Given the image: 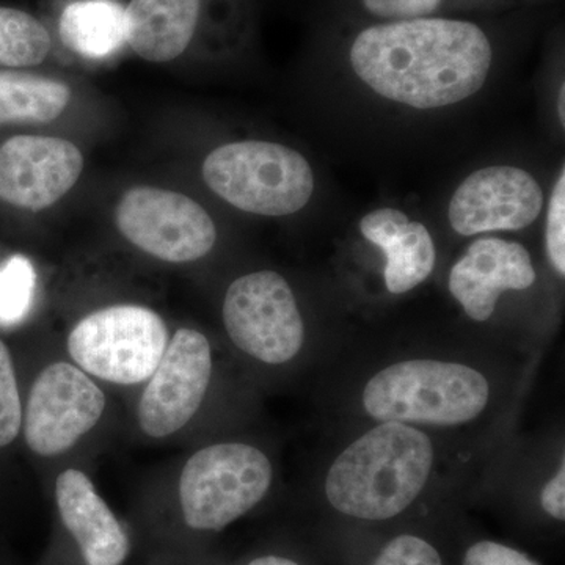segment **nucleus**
I'll return each mask as SVG.
<instances>
[{"mask_svg":"<svg viewBox=\"0 0 565 565\" xmlns=\"http://www.w3.org/2000/svg\"><path fill=\"white\" fill-rule=\"evenodd\" d=\"M360 232L386 258L384 277L390 292L405 294L433 275L437 252L429 230L411 221L405 212L382 207L364 215Z\"/></svg>","mask_w":565,"mask_h":565,"instance_id":"2eb2a0df","label":"nucleus"},{"mask_svg":"<svg viewBox=\"0 0 565 565\" xmlns=\"http://www.w3.org/2000/svg\"><path fill=\"white\" fill-rule=\"evenodd\" d=\"M58 32L68 50L104 58L126 43V11L111 0H79L63 10Z\"/></svg>","mask_w":565,"mask_h":565,"instance_id":"a211bd4d","label":"nucleus"},{"mask_svg":"<svg viewBox=\"0 0 565 565\" xmlns=\"http://www.w3.org/2000/svg\"><path fill=\"white\" fill-rule=\"evenodd\" d=\"M84 154L61 137L20 134L0 145V203L43 211L61 202L79 181Z\"/></svg>","mask_w":565,"mask_h":565,"instance_id":"9b49d317","label":"nucleus"},{"mask_svg":"<svg viewBox=\"0 0 565 565\" xmlns=\"http://www.w3.org/2000/svg\"><path fill=\"white\" fill-rule=\"evenodd\" d=\"M22 405L9 348L0 341V448L17 440L22 427Z\"/></svg>","mask_w":565,"mask_h":565,"instance_id":"412c9836","label":"nucleus"},{"mask_svg":"<svg viewBox=\"0 0 565 565\" xmlns=\"http://www.w3.org/2000/svg\"><path fill=\"white\" fill-rule=\"evenodd\" d=\"M71 102L65 82L20 70H0V129L55 121Z\"/></svg>","mask_w":565,"mask_h":565,"instance_id":"f3484780","label":"nucleus"},{"mask_svg":"<svg viewBox=\"0 0 565 565\" xmlns=\"http://www.w3.org/2000/svg\"><path fill=\"white\" fill-rule=\"evenodd\" d=\"M535 281L530 252L500 237H481L468 245L449 273L448 288L468 318L486 322L505 291H525Z\"/></svg>","mask_w":565,"mask_h":565,"instance_id":"ddd939ff","label":"nucleus"},{"mask_svg":"<svg viewBox=\"0 0 565 565\" xmlns=\"http://www.w3.org/2000/svg\"><path fill=\"white\" fill-rule=\"evenodd\" d=\"M564 104H565V85H563V87H561L559 102H557V110H559L561 122H563V126L565 122Z\"/></svg>","mask_w":565,"mask_h":565,"instance_id":"cd10ccee","label":"nucleus"},{"mask_svg":"<svg viewBox=\"0 0 565 565\" xmlns=\"http://www.w3.org/2000/svg\"><path fill=\"white\" fill-rule=\"evenodd\" d=\"M202 0H131L126 9V43L143 61L167 63L188 50Z\"/></svg>","mask_w":565,"mask_h":565,"instance_id":"dca6fc26","label":"nucleus"},{"mask_svg":"<svg viewBox=\"0 0 565 565\" xmlns=\"http://www.w3.org/2000/svg\"><path fill=\"white\" fill-rule=\"evenodd\" d=\"M363 3L374 17L405 21L434 13L441 0H363Z\"/></svg>","mask_w":565,"mask_h":565,"instance_id":"b1692460","label":"nucleus"},{"mask_svg":"<svg viewBox=\"0 0 565 565\" xmlns=\"http://www.w3.org/2000/svg\"><path fill=\"white\" fill-rule=\"evenodd\" d=\"M373 565H444V561L429 542L404 534L386 544Z\"/></svg>","mask_w":565,"mask_h":565,"instance_id":"5701e85b","label":"nucleus"},{"mask_svg":"<svg viewBox=\"0 0 565 565\" xmlns=\"http://www.w3.org/2000/svg\"><path fill=\"white\" fill-rule=\"evenodd\" d=\"M493 51L473 22L416 18L359 33L351 65L382 98L419 110L441 109L484 87Z\"/></svg>","mask_w":565,"mask_h":565,"instance_id":"f257e3e1","label":"nucleus"},{"mask_svg":"<svg viewBox=\"0 0 565 565\" xmlns=\"http://www.w3.org/2000/svg\"><path fill=\"white\" fill-rule=\"evenodd\" d=\"M35 288V267L28 256L13 255L0 264V326L13 327L24 321Z\"/></svg>","mask_w":565,"mask_h":565,"instance_id":"aec40b11","label":"nucleus"},{"mask_svg":"<svg viewBox=\"0 0 565 565\" xmlns=\"http://www.w3.org/2000/svg\"><path fill=\"white\" fill-rule=\"evenodd\" d=\"M167 344L166 322L140 305H114L85 316L68 337L70 355L77 367L118 385L148 381Z\"/></svg>","mask_w":565,"mask_h":565,"instance_id":"423d86ee","label":"nucleus"},{"mask_svg":"<svg viewBox=\"0 0 565 565\" xmlns=\"http://www.w3.org/2000/svg\"><path fill=\"white\" fill-rule=\"evenodd\" d=\"M203 180L236 210L266 217L296 214L315 192L307 159L292 148L264 140L215 148L204 159Z\"/></svg>","mask_w":565,"mask_h":565,"instance_id":"20e7f679","label":"nucleus"},{"mask_svg":"<svg viewBox=\"0 0 565 565\" xmlns=\"http://www.w3.org/2000/svg\"><path fill=\"white\" fill-rule=\"evenodd\" d=\"M115 225L134 247L161 262H199L217 243L207 211L191 196L169 189L136 185L115 207Z\"/></svg>","mask_w":565,"mask_h":565,"instance_id":"6e6552de","label":"nucleus"},{"mask_svg":"<svg viewBox=\"0 0 565 565\" xmlns=\"http://www.w3.org/2000/svg\"><path fill=\"white\" fill-rule=\"evenodd\" d=\"M545 247L553 269L565 275V173L557 178L546 212Z\"/></svg>","mask_w":565,"mask_h":565,"instance_id":"4be33fe9","label":"nucleus"},{"mask_svg":"<svg viewBox=\"0 0 565 565\" xmlns=\"http://www.w3.org/2000/svg\"><path fill=\"white\" fill-rule=\"evenodd\" d=\"M55 500L85 565L125 564L131 552L129 535L84 471H62L55 482Z\"/></svg>","mask_w":565,"mask_h":565,"instance_id":"4468645a","label":"nucleus"},{"mask_svg":"<svg viewBox=\"0 0 565 565\" xmlns=\"http://www.w3.org/2000/svg\"><path fill=\"white\" fill-rule=\"evenodd\" d=\"M541 504L544 511L555 520H565V467L564 460L556 475L546 482L541 493Z\"/></svg>","mask_w":565,"mask_h":565,"instance_id":"a878e982","label":"nucleus"},{"mask_svg":"<svg viewBox=\"0 0 565 565\" xmlns=\"http://www.w3.org/2000/svg\"><path fill=\"white\" fill-rule=\"evenodd\" d=\"M273 479L269 457L255 446L215 444L200 449L181 471L185 525L195 531H222L262 503Z\"/></svg>","mask_w":565,"mask_h":565,"instance_id":"39448f33","label":"nucleus"},{"mask_svg":"<svg viewBox=\"0 0 565 565\" xmlns=\"http://www.w3.org/2000/svg\"><path fill=\"white\" fill-rule=\"evenodd\" d=\"M211 375L207 338L199 330H178L140 397L137 418L143 434L166 438L182 429L202 407Z\"/></svg>","mask_w":565,"mask_h":565,"instance_id":"9d476101","label":"nucleus"},{"mask_svg":"<svg viewBox=\"0 0 565 565\" xmlns=\"http://www.w3.org/2000/svg\"><path fill=\"white\" fill-rule=\"evenodd\" d=\"M104 408L106 396L87 373L52 363L36 377L22 416L25 444L39 456L62 455L90 433Z\"/></svg>","mask_w":565,"mask_h":565,"instance_id":"1a4fd4ad","label":"nucleus"},{"mask_svg":"<svg viewBox=\"0 0 565 565\" xmlns=\"http://www.w3.org/2000/svg\"><path fill=\"white\" fill-rule=\"evenodd\" d=\"M222 313L230 340L258 362L285 364L302 351V313L291 286L274 270L234 280L225 294Z\"/></svg>","mask_w":565,"mask_h":565,"instance_id":"0eeeda50","label":"nucleus"},{"mask_svg":"<svg viewBox=\"0 0 565 565\" xmlns=\"http://www.w3.org/2000/svg\"><path fill=\"white\" fill-rule=\"evenodd\" d=\"M484 374L463 363L416 359L393 363L364 385L362 404L377 423L462 426L487 408Z\"/></svg>","mask_w":565,"mask_h":565,"instance_id":"7ed1b4c3","label":"nucleus"},{"mask_svg":"<svg viewBox=\"0 0 565 565\" xmlns=\"http://www.w3.org/2000/svg\"><path fill=\"white\" fill-rule=\"evenodd\" d=\"M429 435L403 423H379L345 446L326 476L327 501L340 514L382 522L403 514L434 471Z\"/></svg>","mask_w":565,"mask_h":565,"instance_id":"f03ea898","label":"nucleus"},{"mask_svg":"<svg viewBox=\"0 0 565 565\" xmlns=\"http://www.w3.org/2000/svg\"><path fill=\"white\" fill-rule=\"evenodd\" d=\"M50 32L32 14L0 7V70L39 66L50 55Z\"/></svg>","mask_w":565,"mask_h":565,"instance_id":"6ab92c4d","label":"nucleus"},{"mask_svg":"<svg viewBox=\"0 0 565 565\" xmlns=\"http://www.w3.org/2000/svg\"><path fill=\"white\" fill-rule=\"evenodd\" d=\"M248 565H300L297 564L296 561L289 559V557L282 556H262L253 559Z\"/></svg>","mask_w":565,"mask_h":565,"instance_id":"bb28decb","label":"nucleus"},{"mask_svg":"<svg viewBox=\"0 0 565 565\" xmlns=\"http://www.w3.org/2000/svg\"><path fill=\"white\" fill-rule=\"evenodd\" d=\"M541 184L526 170L492 166L465 178L448 207L452 230L460 236L527 228L544 210Z\"/></svg>","mask_w":565,"mask_h":565,"instance_id":"f8f14e48","label":"nucleus"},{"mask_svg":"<svg viewBox=\"0 0 565 565\" xmlns=\"http://www.w3.org/2000/svg\"><path fill=\"white\" fill-rule=\"evenodd\" d=\"M462 565H537L525 553L492 541L471 545L463 556Z\"/></svg>","mask_w":565,"mask_h":565,"instance_id":"393cba45","label":"nucleus"}]
</instances>
